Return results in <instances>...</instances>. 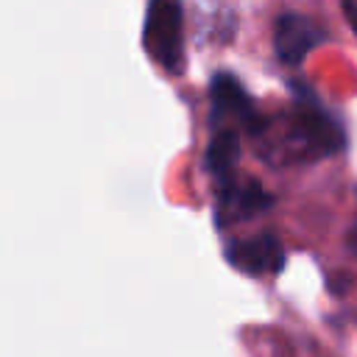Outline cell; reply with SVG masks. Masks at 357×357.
<instances>
[{"instance_id": "1", "label": "cell", "mask_w": 357, "mask_h": 357, "mask_svg": "<svg viewBox=\"0 0 357 357\" xmlns=\"http://www.w3.org/2000/svg\"><path fill=\"white\" fill-rule=\"evenodd\" d=\"M276 123L282 126L279 151L287 159H321L340 148V131L335 120L315 103H301Z\"/></svg>"}, {"instance_id": "2", "label": "cell", "mask_w": 357, "mask_h": 357, "mask_svg": "<svg viewBox=\"0 0 357 357\" xmlns=\"http://www.w3.org/2000/svg\"><path fill=\"white\" fill-rule=\"evenodd\" d=\"M145 50L167 73H181V8L176 3H151L142 31Z\"/></svg>"}, {"instance_id": "3", "label": "cell", "mask_w": 357, "mask_h": 357, "mask_svg": "<svg viewBox=\"0 0 357 357\" xmlns=\"http://www.w3.org/2000/svg\"><path fill=\"white\" fill-rule=\"evenodd\" d=\"M273 204V195L257 178H226L218 192V226H231L237 220H248L265 212Z\"/></svg>"}, {"instance_id": "4", "label": "cell", "mask_w": 357, "mask_h": 357, "mask_svg": "<svg viewBox=\"0 0 357 357\" xmlns=\"http://www.w3.org/2000/svg\"><path fill=\"white\" fill-rule=\"evenodd\" d=\"M321 25L298 11H284L273 22V50L284 64H298L315 45H321Z\"/></svg>"}, {"instance_id": "5", "label": "cell", "mask_w": 357, "mask_h": 357, "mask_svg": "<svg viewBox=\"0 0 357 357\" xmlns=\"http://www.w3.org/2000/svg\"><path fill=\"white\" fill-rule=\"evenodd\" d=\"M209 95H212V112H215V120H223V123H237L240 128H245V134H254L262 128V117L254 112V103L251 98L245 95V89L237 84L234 75H215L212 86H209Z\"/></svg>"}, {"instance_id": "6", "label": "cell", "mask_w": 357, "mask_h": 357, "mask_svg": "<svg viewBox=\"0 0 357 357\" xmlns=\"http://www.w3.org/2000/svg\"><path fill=\"white\" fill-rule=\"evenodd\" d=\"M229 262L248 273V276H265V273H279L284 265V251L279 245V240L271 231H259L254 237L237 240L229 248Z\"/></svg>"}, {"instance_id": "7", "label": "cell", "mask_w": 357, "mask_h": 357, "mask_svg": "<svg viewBox=\"0 0 357 357\" xmlns=\"http://www.w3.org/2000/svg\"><path fill=\"white\" fill-rule=\"evenodd\" d=\"M237 159H240V134L234 128H215L206 145V167L220 178H231L229 173L234 170Z\"/></svg>"}, {"instance_id": "8", "label": "cell", "mask_w": 357, "mask_h": 357, "mask_svg": "<svg viewBox=\"0 0 357 357\" xmlns=\"http://www.w3.org/2000/svg\"><path fill=\"white\" fill-rule=\"evenodd\" d=\"M340 8H343V14H346V20H349L351 31L357 33V0H343V3H340Z\"/></svg>"}, {"instance_id": "9", "label": "cell", "mask_w": 357, "mask_h": 357, "mask_svg": "<svg viewBox=\"0 0 357 357\" xmlns=\"http://www.w3.org/2000/svg\"><path fill=\"white\" fill-rule=\"evenodd\" d=\"M354 248H357V223H354Z\"/></svg>"}]
</instances>
